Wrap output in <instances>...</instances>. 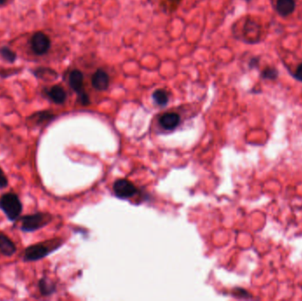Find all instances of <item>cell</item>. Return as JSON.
<instances>
[{
	"instance_id": "obj_15",
	"label": "cell",
	"mask_w": 302,
	"mask_h": 301,
	"mask_svg": "<svg viewBox=\"0 0 302 301\" xmlns=\"http://www.w3.org/2000/svg\"><path fill=\"white\" fill-rule=\"evenodd\" d=\"M152 97L154 101L156 102V104L160 105V106H165V105H167L169 101L167 93L163 89L156 90L155 92L153 93Z\"/></svg>"
},
{
	"instance_id": "obj_21",
	"label": "cell",
	"mask_w": 302,
	"mask_h": 301,
	"mask_svg": "<svg viewBox=\"0 0 302 301\" xmlns=\"http://www.w3.org/2000/svg\"><path fill=\"white\" fill-rule=\"evenodd\" d=\"M171 3L174 4V5H178L179 2H180V0H169Z\"/></svg>"
},
{
	"instance_id": "obj_3",
	"label": "cell",
	"mask_w": 302,
	"mask_h": 301,
	"mask_svg": "<svg viewBox=\"0 0 302 301\" xmlns=\"http://www.w3.org/2000/svg\"><path fill=\"white\" fill-rule=\"evenodd\" d=\"M51 221V216L47 213H35L33 215L23 216L19 220L21 229L23 232H34L43 228Z\"/></svg>"
},
{
	"instance_id": "obj_20",
	"label": "cell",
	"mask_w": 302,
	"mask_h": 301,
	"mask_svg": "<svg viewBox=\"0 0 302 301\" xmlns=\"http://www.w3.org/2000/svg\"><path fill=\"white\" fill-rule=\"evenodd\" d=\"M293 76H294V78L297 81H299V82H301L302 83V63L299 65V67H297V69H296Z\"/></svg>"
},
{
	"instance_id": "obj_12",
	"label": "cell",
	"mask_w": 302,
	"mask_h": 301,
	"mask_svg": "<svg viewBox=\"0 0 302 301\" xmlns=\"http://www.w3.org/2000/svg\"><path fill=\"white\" fill-rule=\"evenodd\" d=\"M49 97L54 102L55 104L61 105L67 99V93L65 89L61 86H53L49 91H48Z\"/></svg>"
},
{
	"instance_id": "obj_9",
	"label": "cell",
	"mask_w": 302,
	"mask_h": 301,
	"mask_svg": "<svg viewBox=\"0 0 302 301\" xmlns=\"http://www.w3.org/2000/svg\"><path fill=\"white\" fill-rule=\"evenodd\" d=\"M179 121H180V117L177 113L169 112L160 117L159 123L166 130H173L174 128L178 127Z\"/></svg>"
},
{
	"instance_id": "obj_23",
	"label": "cell",
	"mask_w": 302,
	"mask_h": 301,
	"mask_svg": "<svg viewBox=\"0 0 302 301\" xmlns=\"http://www.w3.org/2000/svg\"><path fill=\"white\" fill-rule=\"evenodd\" d=\"M248 1H249V0H248Z\"/></svg>"
},
{
	"instance_id": "obj_19",
	"label": "cell",
	"mask_w": 302,
	"mask_h": 301,
	"mask_svg": "<svg viewBox=\"0 0 302 301\" xmlns=\"http://www.w3.org/2000/svg\"><path fill=\"white\" fill-rule=\"evenodd\" d=\"M7 185H8V180L7 177L5 176L2 169L0 168V188H5L7 187Z\"/></svg>"
},
{
	"instance_id": "obj_5",
	"label": "cell",
	"mask_w": 302,
	"mask_h": 301,
	"mask_svg": "<svg viewBox=\"0 0 302 301\" xmlns=\"http://www.w3.org/2000/svg\"><path fill=\"white\" fill-rule=\"evenodd\" d=\"M69 83L72 89L79 95L83 105H89V96L83 89V74L79 70H73L69 76Z\"/></svg>"
},
{
	"instance_id": "obj_14",
	"label": "cell",
	"mask_w": 302,
	"mask_h": 301,
	"mask_svg": "<svg viewBox=\"0 0 302 301\" xmlns=\"http://www.w3.org/2000/svg\"><path fill=\"white\" fill-rule=\"evenodd\" d=\"M39 288H40L42 294L45 295V296L51 295L56 290L54 284L51 282V281H50L49 279L46 278H43L40 280V282H39Z\"/></svg>"
},
{
	"instance_id": "obj_4",
	"label": "cell",
	"mask_w": 302,
	"mask_h": 301,
	"mask_svg": "<svg viewBox=\"0 0 302 301\" xmlns=\"http://www.w3.org/2000/svg\"><path fill=\"white\" fill-rule=\"evenodd\" d=\"M31 47L36 55H45L51 47V40L43 32H36L31 38Z\"/></svg>"
},
{
	"instance_id": "obj_7",
	"label": "cell",
	"mask_w": 302,
	"mask_h": 301,
	"mask_svg": "<svg viewBox=\"0 0 302 301\" xmlns=\"http://www.w3.org/2000/svg\"><path fill=\"white\" fill-rule=\"evenodd\" d=\"M261 33V27L251 19H248L244 25V35L247 41L254 43L259 41Z\"/></svg>"
},
{
	"instance_id": "obj_8",
	"label": "cell",
	"mask_w": 302,
	"mask_h": 301,
	"mask_svg": "<svg viewBox=\"0 0 302 301\" xmlns=\"http://www.w3.org/2000/svg\"><path fill=\"white\" fill-rule=\"evenodd\" d=\"M92 85L95 89L103 91L109 86V76L104 70L98 69L92 76Z\"/></svg>"
},
{
	"instance_id": "obj_13",
	"label": "cell",
	"mask_w": 302,
	"mask_h": 301,
	"mask_svg": "<svg viewBox=\"0 0 302 301\" xmlns=\"http://www.w3.org/2000/svg\"><path fill=\"white\" fill-rule=\"evenodd\" d=\"M53 115L51 114L50 112L47 111H44V112H38L33 115L32 117H29V123L34 126H40L42 123H44L45 121H51L53 118Z\"/></svg>"
},
{
	"instance_id": "obj_22",
	"label": "cell",
	"mask_w": 302,
	"mask_h": 301,
	"mask_svg": "<svg viewBox=\"0 0 302 301\" xmlns=\"http://www.w3.org/2000/svg\"><path fill=\"white\" fill-rule=\"evenodd\" d=\"M7 0H0V7L3 6L5 4L7 3Z\"/></svg>"
},
{
	"instance_id": "obj_2",
	"label": "cell",
	"mask_w": 302,
	"mask_h": 301,
	"mask_svg": "<svg viewBox=\"0 0 302 301\" xmlns=\"http://www.w3.org/2000/svg\"><path fill=\"white\" fill-rule=\"evenodd\" d=\"M0 209L3 210L9 220L13 221L21 215L23 210V204L15 193H5L0 198Z\"/></svg>"
},
{
	"instance_id": "obj_18",
	"label": "cell",
	"mask_w": 302,
	"mask_h": 301,
	"mask_svg": "<svg viewBox=\"0 0 302 301\" xmlns=\"http://www.w3.org/2000/svg\"><path fill=\"white\" fill-rule=\"evenodd\" d=\"M233 295H234V296H236L237 298H247V299H248V298H253V297H252L251 295H250V293H249V292H247L246 290H244V289L242 288L234 289Z\"/></svg>"
},
{
	"instance_id": "obj_1",
	"label": "cell",
	"mask_w": 302,
	"mask_h": 301,
	"mask_svg": "<svg viewBox=\"0 0 302 301\" xmlns=\"http://www.w3.org/2000/svg\"><path fill=\"white\" fill-rule=\"evenodd\" d=\"M63 243L62 239L54 238L51 240L45 241L39 244L33 245L28 247L24 254L25 262H33V260H40L44 257L47 256L53 251L57 250Z\"/></svg>"
},
{
	"instance_id": "obj_17",
	"label": "cell",
	"mask_w": 302,
	"mask_h": 301,
	"mask_svg": "<svg viewBox=\"0 0 302 301\" xmlns=\"http://www.w3.org/2000/svg\"><path fill=\"white\" fill-rule=\"evenodd\" d=\"M278 76V71L273 67H266L261 72V78L266 79H276Z\"/></svg>"
},
{
	"instance_id": "obj_11",
	"label": "cell",
	"mask_w": 302,
	"mask_h": 301,
	"mask_svg": "<svg viewBox=\"0 0 302 301\" xmlns=\"http://www.w3.org/2000/svg\"><path fill=\"white\" fill-rule=\"evenodd\" d=\"M295 6L294 0H277L276 10L280 15L286 17L294 12Z\"/></svg>"
},
{
	"instance_id": "obj_16",
	"label": "cell",
	"mask_w": 302,
	"mask_h": 301,
	"mask_svg": "<svg viewBox=\"0 0 302 301\" xmlns=\"http://www.w3.org/2000/svg\"><path fill=\"white\" fill-rule=\"evenodd\" d=\"M0 54H1L4 59H6L9 63H13L16 61V57H17L15 52L12 51L8 47L1 48L0 49Z\"/></svg>"
},
{
	"instance_id": "obj_6",
	"label": "cell",
	"mask_w": 302,
	"mask_h": 301,
	"mask_svg": "<svg viewBox=\"0 0 302 301\" xmlns=\"http://www.w3.org/2000/svg\"><path fill=\"white\" fill-rule=\"evenodd\" d=\"M113 191L116 196L121 199H127L134 196L137 193V189L130 181L126 179H118L113 185Z\"/></svg>"
},
{
	"instance_id": "obj_10",
	"label": "cell",
	"mask_w": 302,
	"mask_h": 301,
	"mask_svg": "<svg viewBox=\"0 0 302 301\" xmlns=\"http://www.w3.org/2000/svg\"><path fill=\"white\" fill-rule=\"evenodd\" d=\"M16 252L15 245L7 235L0 232V254L5 256H12Z\"/></svg>"
}]
</instances>
